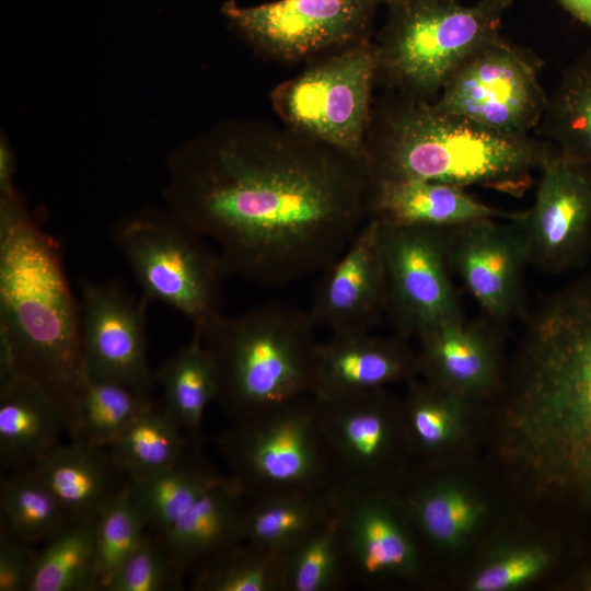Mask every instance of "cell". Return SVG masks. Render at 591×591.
Segmentation results:
<instances>
[{
    "mask_svg": "<svg viewBox=\"0 0 591 591\" xmlns=\"http://www.w3.org/2000/svg\"><path fill=\"white\" fill-rule=\"evenodd\" d=\"M188 439L161 403L151 402L107 448L130 483L152 478L179 463Z\"/></svg>",
    "mask_w": 591,
    "mask_h": 591,
    "instance_id": "29",
    "label": "cell"
},
{
    "mask_svg": "<svg viewBox=\"0 0 591 591\" xmlns=\"http://www.w3.org/2000/svg\"><path fill=\"white\" fill-rule=\"evenodd\" d=\"M161 387V405L196 444L200 438L204 415L217 402L218 373L200 335L166 359L154 372Z\"/></svg>",
    "mask_w": 591,
    "mask_h": 591,
    "instance_id": "28",
    "label": "cell"
},
{
    "mask_svg": "<svg viewBox=\"0 0 591 591\" xmlns=\"http://www.w3.org/2000/svg\"><path fill=\"white\" fill-rule=\"evenodd\" d=\"M0 502L1 523L31 545L47 542L72 521L32 468L2 479Z\"/></svg>",
    "mask_w": 591,
    "mask_h": 591,
    "instance_id": "34",
    "label": "cell"
},
{
    "mask_svg": "<svg viewBox=\"0 0 591 591\" xmlns=\"http://www.w3.org/2000/svg\"><path fill=\"white\" fill-rule=\"evenodd\" d=\"M99 590L93 520L71 521L36 552L27 591Z\"/></svg>",
    "mask_w": 591,
    "mask_h": 591,
    "instance_id": "31",
    "label": "cell"
},
{
    "mask_svg": "<svg viewBox=\"0 0 591 591\" xmlns=\"http://www.w3.org/2000/svg\"><path fill=\"white\" fill-rule=\"evenodd\" d=\"M280 554L245 542L194 571L196 591H280Z\"/></svg>",
    "mask_w": 591,
    "mask_h": 591,
    "instance_id": "37",
    "label": "cell"
},
{
    "mask_svg": "<svg viewBox=\"0 0 591 591\" xmlns=\"http://www.w3.org/2000/svg\"><path fill=\"white\" fill-rule=\"evenodd\" d=\"M553 552L536 543H508L495 547L470 581L473 591H509L533 581L549 568Z\"/></svg>",
    "mask_w": 591,
    "mask_h": 591,
    "instance_id": "38",
    "label": "cell"
},
{
    "mask_svg": "<svg viewBox=\"0 0 591 591\" xmlns=\"http://www.w3.org/2000/svg\"><path fill=\"white\" fill-rule=\"evenodd\" d=\"M0 369L32 380L55 398L71 434L84 381L80 303L59 242L15 190L0 198Z\"/></svg>",
    "mask_w": 591,
    "mask_h": 591,
    "instance_id": "3",
    "label": "cell"
},
{
    "mask_svg": "<svg viewBox=\"0 0 591 591\" xmlns=\"http://www.w3.org/2000/svg\"><path fill=\"white\" fill-rule=\"evenodd\" d=\"M419 370L429 380L470 401L490 395L500 383L498 337L488 323L464 316L418 337Z\"/></svg>",
    "mask_w": 591,
    "mask_h": 591,
    "instance_id": "20",
    "label": "cell"
},
{
    "mask_svg": "<svg viewBox=\"0 0 591 591\" xmlns=\"http://www.w3.org/2000/svg\"><path fill=\"white\" fill-rule=\"evenodd\" d=\"M376 71V53L361 44L283 83L274 102L297 130L366 160L363 137Z\"/></svg>",
    "mask_w": 591,
    "mask_h": 591,
    "instance_id": "9",
    "label": "cell"
},
{
    "mask_svg": "<svg viewBox=\"0 0 591 591\" xmlns=\"http://www.w3.org/2000/svg\"><path fill=\"white\" fill-rule=\"evenodd\" d=\"M313 398L334 483L395 489L412 455L402 403L385 389Z\"/></svg>",
    "mask_w": 591,
    "mask_h": 591,
    "instance_id": "10",
    "label": "cell"
},
{
    "mask_svg": "<svg viewBox=\"0 0 591 591\" xmlns=\"http://www.w3.org/2000/svg\"><path fill=\"white\" fill-rule=\"evenodd\" d=\"M70 434L60 404L32 380L0 373V462L5 471L34 467Z\"/></svg>",
    "mask_w": 591,
    "mask_h": 591,
    "instance_id": "22",
    "label": "cell"
},
{
    "mask_svg": "<svg viewBox=\"0 0 591 591\" xmlns=\"http://www.w3.org/2000/svg\"><path fill=\"white\" fill-rule=\"evenodd\" d=\"M414 530L437 551L463 547L487 515L480 496L467 484L436 474L428 466L408 472L394 489Z\"/></svg>",
    "mask_w": 591,
    "mask_h": 591,
    "instance_id": "21",
    "label": "cell"
},
{
    "mask_svg": "<svg viewBox=\"0 0 591 591\" xmlns=\"http://www.w3.org/2000/svg\"><path fill=\"white\" fill-rule=\"evenodd\" d=\"M378 2L279 0L242 7L229 0L223 3L222 13L256 46L283 59H298L359 37Z\"/></svg>",
    "mask_w": 591,
    "mask_h": 591,
    "instance_id": "16",
    "label": "cell"
},
{
    "mask_svg": "<svg viewBox=\"0 0 591 591\" xmlns=\"http://www.w3.org/2000/svg\"><path fill=\"white\" fill-rule=\"evenodd\" d=\"M408 385L402 403L406 439L412 455L433 466L466 438L472 401L429 380Z\"/></svg>",
    "mask_w": 591,
    "mask_h": 591,
    "instance_id": "26",
    "label": "cell"
},
{
    "mask_svg": "<svg viewBox=\"0 0 591 591\" xmlns=\"http://www.w3.org/2000/svg\"><path fill=\"white\" fill-rule=\"evenodd\" d=\"M280 591H333L347 561L333 515L280 554Z\"/></svg>",
    "mask_w": 591,
    "mask_h": 591,
    "instance_id": "35",
    "label": "cell"
},
{
    "mask_svg": "<svg viewBox=\"0 0 591 591\" xmlns=\"http://www.w3.org/2000/svg\"><path fill=\"white\" fill-rule=\"evenodd\" d=\"M380 1H386L389 3H393V2H396V1H399V0H380Z\"/></svg>",
    "mask_w": 591,
    "mask_h": 591,
    "instance_id": "43",
    "label": "cell"
},
{
    "mask_svg": "<svg viewBox=\"0 0 591 591\" xmlns=\"http://www.w3.org/2000/svg\"><path fill=\"white\" fill-rule=\"evenodd\" d=\"M79 289L84 376L150 395L155 378L147 352L149 301L136 299L118 281L81 280Z\"/></svg>",
    "mask_w": 591,
    "mask_h": 591,
    "instance_id": "15",
    "label": "cell"
},
{
    "mask_svg": "<svg viewBox=\"0 0 591 591\" xmlns=\"http://www.w3.org/2000/svg\"><path fill=\"white\" fill-rule=\"evenodd\" d=\"M147 522L126 480L94 519L96 578L104 590L116 571L137 549L147 533Z\"/></svg>",
    "mask_w": 591,
    "mask_h": 591,
    "instance_id": "36",
    "label": "cell"
},
{
    "mask_svg": "<svg viewBox=\"0 0 591 591\" xmlns=\"http://www.w3.org/2000/svg\"><path fill=\"white\" fill-rule=\"evenodd\" d=\"M532 208L515 218L529 264L558 274L591 255V167L545 146Z\"/></svg>",
    "mask_w": 591,
    "mask_h": 591,
    "instance_id": "13",
    "label": "cell"
},
{
    "mask_svg": "<svg viewBox=\"0 0 591 591\" xmlns=\"http://www.w3.org/2000/svg\"><path fill=\"white\" fill-rule=\"evenodd\" d=\"M417 371L418 355L399 335L332 336L328 341L317 345L311 395L329 399L385 389L393 383L409 382Z\"/></svg>",
    "mask_w": 591,
    "mask_h": 591,
    "instance_id": "19",
    "label": "cell"
},
{
    "mask_svg": "<svg viewBox=\"0 0 591 591\" xmlns=\"http://www.w3.org/2000/svg\"><path fill=\"white\" fill-rule=\"evenodd\" d=\"M576 20L591 31V0H557Z\"/></svg>",
    "mask_w": 591,
    "mask_h": 591,
    "instance_id": "42",
    "label": "cell"
},
{
    "mask_svg": "<svg viewBox=\"0 0 591 591\" xmlns=\"http://www.w3.org/2000/svg\"><path fill=\"white\" fill-rule=\"evenodd\" d=\"M151 402L150 395L124 384L84 376L74 399L71 439L109 448Z\"/></svg>",
    "mask_w": 591,
    "mask_h": 591,
    "instance_id": "33",
    "label": "cell"
},
{
    "mask_svg": "<svg viewBox=\"0 0 591 591\" xmlns=\"http://www.w3.org/2000/svg\"><path fill=\"white\" fill-rule=\"evenodd\" d=\"M509 455L591 513V270L528 322L507 407Z\"/></svg>",
    "mask_w": 591,
    "mask_h": 591,
    "instance_id": "2",
    "label": "cell"
},
{
    "mask_svg": "<svg viewBox=\"0 0 591 591\" xmlns=\"http://www.w3.org/2000/svg\"><path fill=\"white\" fill-rule=\"evenodd\" d=\"M447 253L454 271L495 323L522 311L525 243L515 218L510 223L480 219L445 229Z\"/></svg>",
    "mask_w": 591,
    "mask_h": 591,
    "instance_id": "17",
    "label": "cell"
},
{
    "mask_svg": "<svg viewBox=\"0 0 591 591\" xmlns=\"http://www.w3.org/2000/svg\"><path fill=\"white\" fill-rule=\"evenodd\" d=\"M369 218L401 227L449 229L480 219H514L490 207L464 188L425 179L371 181Z\"/></svg>",
    "mask_w": 591,
    "mask_h": 591,
    "instance_id": "23",
    "label": "cell"
},
{
    "mask_svg": "<svg viewBox=\"0 0 591 591\" xmlns=\"http://www.w3.org/2000/svg\"><path fill=\"white\" fill-rule=\"evenodd\" d=\"M250 498L222 476L170 529L161 534L188 572L243 542Z\"/></svg>",
    "mask_w": 591,
    "mask_h": 591,
    "instance_id": "24",
    "label": "cell"
},
{
    "mask_svg": "<svg viewBox=\"0 0 591 591\" xmlns=\"http://www.w3.org/2000/svg\"><path fill=\"white\" fill-rule=\"evenodd\" d=\"M218 448L250 499L334 483L312 395L235 420L219 437Z\"/></svg>",
    "mask_w": 591,
    "mask_h": 591,
    "instance_id": "8",
    "label": "cell"
},
{
    "mask_svg": "<svg viewBox=\"0 0 591 591\" xmlns=\"http://www.w3.org/2000/svg\"><path fill=\"white\" fill-rule=\"evenodd\" d=\"M36 552L2 523L0 530V591H27Z\"/></svg>",
    "mask_w": 591,
    "mask_h": 591,
    "instance_id": "40",
    "label": "cell"
},
{
    "mask_svg": "<svg viewBox=\"0 0 591 591\" xmlns=\"http://www.w3.org/2000/svg\"><path fill=\"white\" fill-rule=\"evenodd\" d=\"M380 245L386 312L397 335L418 338L441 323L463 317L451 280L445 229L380 222Z\"/></svg>",
    "mask_w": 591,
    "mask_h": 591,
    "instance_id": "12",
    "label": "cell"
},
{
    "mask_svg": "<svg viewBox=\"0 0 591 591\" xmlns=\"http://www.w3.org/2000/svg\"><path fill=\"white\" fill-rule=\"evenodd\" d=\"M167 175V209L216 244L227 274L264 287L323 273L369 219L366 160L311 138H205Z\"/></svg>",
    "mask_w": 591,
    "mask_h": 591,
    "instance_id": "1",
    "label": "cell"
},
{
    "mask_svg": "<svg viewBox=\"0 0 591 591\" xmlns=\"http://www.w3.org/2000/svg\"><path fill=\"white\" fill-rule=\"evenodd\" d=\"M433 103L482 128L522 137L538 126L547 96L535 59L498 35L459 67Z\"/></svg>",
    "mask_w": 591,
    "mask_h": 591,
    "instance_id": "11",
    "label": "cell"
},
{
    "mask_svg": "<svg viewBox=\"0 0 591 591\" xmlns=\"http://www.w3.org/2000/svg\"><path fill=\"white\" fill-rule=\"evenodd\" d=\"M310 313L268 303L213 316L199 332L218 373V397L235 420L312 394L318 343Z\"/></svg>",
    "mask_w": 591,
    "mask_h": 591,
    "instance_id": "5",
    "label": "cell"
},
{
    "mask_svg": "<svg viewBox=\"0 0 591 591\" xmlns=\"http://www.w3.org/2000/svg\"><path fill=\"white\" fill-rule=\"evenodd\" d=\"M510 0H399L378 55V69L410 99L439 94L459 67L499 35Z\"/></svg>",
    "mask_w": 591,
    "mask_h": 591,
    "instance_id": "6",
    "label": "cell"
},
{
    "mask_svg": "<svg viewBox=\"0 0 591 591\" xmlns=\"http://www.w3.org/2000/svg\"><path fill=\"white\" fill-rule=\"evenodd\" d=\"M546 142L498 134L408 99L387 116L376 144L366 151L371 181L425 179L480 186L520 197L530 187Z\"/></svg>",
    "mask_w": 591,
    "mask_h": 591,
    "instance_id": "4",
    "label": "cell"
},
{
    "mask_svg": "<svg viewBox=\"0 0 591 591\" xmlns=\"http://www.w3.org/2000/svg\"><path fill=\"white\" fill-rule=\"evenodd\" d=\"M186 570L161 534L147 532L140 545L106 584V591H165L182 587Z\"/></svg>",
    "mask_w": 591,
    "mask_h": 591,
    "instance_id": "39",
    "label": "cell"
},
{
    "mask_svg": "<svg viewBox=\"0 0 591 591\" xmlns=\"http://www.w3.org/2000/svg\"><path fill=\"white\" fill-rule=\"evenodd\" d=\"M111 236L147 301L173 308L194 332L221 313L220 281L227 273L218 253L167 208L128 215L112 225Z\"/></svg>",
    "mask_w": 591,
    "mask_h": 591,
    "instance_id": "7",
    "label": "cell"
},
{
    "mask_svg": "<svg viewBox=\"0 0 591 591\" xmlns=\"http://www.w3.org/2000/svg\"><path fill=\"white\" fill-rule=\"evenodd\" d=\"M537 127L565 155L591 167V49L564 70Z\"/></svg>",
    "mask_w": 591,
    "mask_h": 591,
    "instance_id": "30",
    "label": "cell"
},
{
    "mask_svg": "<svg viewBox=\"0 0 591 591\" xmlns=\"http://www.w3.org/2000/svg\"><path fill=\"white\" fill-rule=\"evenodd\" d=\"M185 456L170 470L143 482L130 483L131 496L148 529H170L223 475L198 457Z\"/></svg>",
    "mask_w": 591,
    "mask_h": 591,
    "instance_id": "32",
    "label": "cell"
},
{
    "mask_svg": "<svg viewBox=\"0 0 591 591\" xmlns=\"http://www.w3.org/2000/svg\"><path fill=\"white\" fill-rule=\"evenodd\" d=\"M72 521L93 520L127 480L105 448L61 443L32 467Z\"/></svg>",
    "mask_w": 591,
    "mask_h": 591,
    "instance_id": "25",
    "label": "cell"
},
{
    "mask_svg": "<svg viewBox=\"0 0 591 591\" xmlns=\"http://www.w3.org/2000/svg\"><path fill=\"white\" fill-rule=\"evenodd\" d=\"M334 512L333 484L326 488L250 499L243 542L281 554Z\"/></svg>",
    "mask_w": 591,
    "mask_h": 591,
    "instance_id": "27",
    "label": "cell"
},
{
    "mask_svg": "<svg viewBox=\"0 0 591 591\" xmlns=\"http://www.w3.org/2000/svg\"><path fill=\"white\" fill-rule=\"evenodd\" d=\"M387 310L380 222L369 218L343 255L323 271L310 316L332 336L367 334Z\"/></svg>",
    "mask_w": 591,
    "mask_h": 591,
    "instance_id": "18",
    "label": "cell"
},
{
    "mask_svg": "<svg viewBox=\"0 0 591 591\" xmlns=\"http://www.w3.org/2000/svg\"><path fill=\"white\" fill-rule=\"evenodd\" d=\"M14 162L13 155L7 144H1L0 151V193L5 194L13 188Z\"/></svg>",
    "mask_w": 591,
    "mask_h": 591,
    "instance_id": "41",
    "label": "cell"
},
{
    "mask_svg": "<svg viewBox=\"0 0 591 591\" xmlns=\"http://www.w3.org/2000/svg\"><path fill=\"white\" fill-rule=\"evenodd\" d=\"M334 519L348 571L363 580H416L417 534L394 489L333 483Z\"/></svg>",
    "mask_w": 591,
    "mask_h": 591,
    "instance_id": "14",
    "label": "cell"
}]
</instances>
